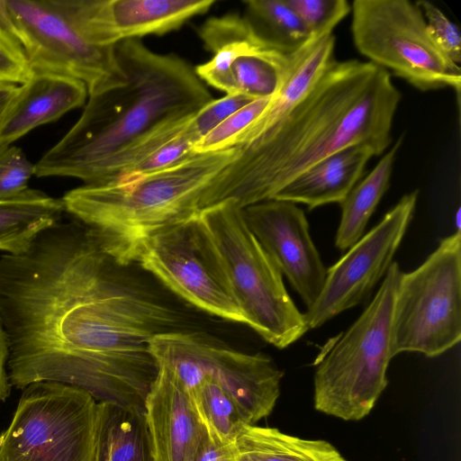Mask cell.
I'll use <instances>...</instances> for the list:
<instances>
[{
  "label": "cell",
  "instance_id": "6da1fadb",
  "mask_svg": "<svg viewBox=\"0 0 461 461\" xmlns=\"http://www.w3.org/2000/svg\"><path fill=\"white\" fill-rule=\"evenodd\" d=\"M401 98L385 69L369 61L332 60L302 98L237 147L204 192L200 210L227 199L241 208L270 200L309 167L352 146L382 155L392 142Z\"/></svg>",
  "mask_w": 461,
  "mask_h": 461
},
{
  "label": "cell",
  "instance_id": "7a4b0ae2",
  "mask_svg": "<svg viewBox=\"0 0 461 461\" xmlns=\"http://www.w3.org/2000/svg\"><path fill=\"white\" fill-rule=\"evenodd\" d=\"M114 49L124 82L88 96L77 122L34 164L36 176L92 184L116 155L151 131L194 116L213 99L177 55L154 52L140 40Z\"/></svg>",
  "mask_w": 461,
  "mask_h": 461
},
{
  "label": "cell",
  "instance_id": "3957f363",
  "mask_svg": "<svg viewBox=\"0 0 461 461\" xmlns=\"http://www.w3.org/2000/svg\"><path fill=\"white\" fill-rule=\"evenodd\" d=\"M237 154L232 147L140 176L84 184L63 195L64 210L113 263L126 266L144 240L200 212L204 192Z\"/></svg>",
  "mask_w": 461,
  "mask_h": 461
},
{
  "label": "cell",
  "instance_id": "277c9868",
  "mask_svg": "<svg viewBox=\"0 0 461 461\" xmlns=\"http://www.w3.org/2000/svg\"><path fill=\"white\" fill-rule=\"evenodd\" d=\"M401 269L393 262L374 299L338 340L316 359L314 408L343 420H360L385 389L390 336Z\"/></svg>",
  "mask_w": 461,
  "mask_h": 461
},
{
  "label": "cell",
  "instance_id": "5b68a950",
  "mask_svg": "<svg viewBox=\"0 0 461 461\" xmlns=\"http://www.w3.org/2000/svg\"><path fill=\"white\" fill-rule=\"evenodd\" d=\"M224 267L245 324L264 340L285 348L307 331L303 313L286 291L283 275L227 199L199 212Z\"/></svg>",
  "mask_w": 461,
  "mask_h": 461
},
{
  "label": "cell",
  "instance_id": "8992f818",
  "mask_svg": "<svg viewBox=\"0 0 461 461\" xmlns=\"http://www.w3.org/2000/svg\"><path fill=\"white\" fill-rule=\"evenodd\" d=\"M0 435V461H103L110 404L58 382L24 389Z\"/></svg>",
  "mask_w": 461,
  "mask_h": 461
},
{
  "label": "cell",
  "instance_id": "52a82bcc",
  "mask_svg": "<svg viewBox=\"0 0 461 461\" xmlns=\"http://www.w3.org/2000/svg\"><path fill=\"white\" fill-rule=\"evenodd\" d=\"M0 17L33 71L80 80L88 96L122 84L113 47L91 42L82 0H0Z\"/></svg>",
  "mask_w": 461,
  "mask_h": 461
},
{
  "label": "cell",
  "instance_id": "ba28073f",
  "mask_svg": "<svg viewBox=\"0 0 461 461\" xmlns=\"http://www.w3.org/2000/svg\"><path fill=\"white\" fill-rule=\"evenodd\" d=\"M149 349L157 366L167 369L186 394L204 376L216 381L246 424L267 417L280 395L284 372L269 357L238 351L205 333L166 331L149 339Z\"/></svg>",
  "mask_w": 461,
  "mask_h": 461
},
{
  "label": "cell",
  "instance_id": "9c48e42d",
  "mask_svg": "<svg viewBox=\"0 0 461 461\" xmlns=\"http://www.w3.org/2000/svg\"><path fill=\"white\" fill-rule=\"evenodd\" d=\"M461 339V230L442 239L416 269L401 273L391 324L392 357H438Z\"/></svg>",
  "mask_w": 461,
  "mask_h": 461
},
{
  "label": "cell",
  "instance_id": "30bf717a",
  "mask_svg": "<svg viewBox=\"0 0 461 461\" xmlns=\"http://www.w3.org/2000/svg\"><path fill=\"white\" fill-rule=\"evenodd\" d=\"M354 45L368 61L421 91L451 87L459 95L460 67L429 38L423 14L408 0H355Z\"/></svg>",
  "mask_w": 461,
  "mask_h": 461
},
{
  "label": "cell",
  "instance_id": "8fae6325",
  "mask_svg": "<svg viewBox=\"0 0 461 461\" xmlns=\"http://www.w3.org/2000/svg\"><path fill=\"white\" fill-rule=\"evenodd\" d=\"M133 262L196 308L245 324L221 257L199 212L144 240L136 249Z\"/></svg>",
  "mask_w": 461,
  "mask_h": 461
},
{
  "label": "cell",
  "instance_id": "7c38bea8",
  "mask_svg": "<svg viewBox=\"0 0 461 461\" xmlns=\"http://www.w3.org/2000/svg\"><path fill=\"white\" fill-rule=\"evenodd\" d=\"M198 35L212 58L194 68L197 77L226 95L253 99L274 96L283 86L292 54L264 42L244 16L235 14L207 19Z\"/></svg>",
  "mask_w": 461,
  "mask_h": 461
},
{
  "label": "cell",
  "instance_id": "4fadbf2b",
  "mask_svg": "<svg viewBox=\"0 0 461 461\" xmlns=\"http://www.w3.org/2000/svg\"><path fill=\"white\" fill-rule=\"evenodd\" d=\"M418 196L417 189L404 194L327 269L320 295L303 313L308 330L363 302L384 277L412 219Z\"/></svg>",
  "mask_w": 461,
  "mask_h": 461
},
{
  "label": "cell",
  "instance_id": "5bb4252c",
  "mask_svg": "<svg viewBox=\"0 0 461 461\" xmlns=\"http://www.w3.org/2000/svg\"><path fill=\"white\" fill-rule=\"evenodd\" d=\"M247 225L307 309L317 300L326 271L296 203L270 199L242 208Z\"/></svg>",
  "mask_w": 461,
  "mask_h": 461
},
{
  "label": "cell",
  "instance_id": "9a60e30c",
  "mask_svg": "<svg viewBox=\"0 0 461 461\" xmlns=\"http://www.w3.org/2000/svg\"><path fill=\"white\" fill-rule=\"evenodd\" d=\"M216 0H83L91 41L113 47L128 40L164 35L206 14Z\"/></svg>",
  "mask_w": 461,
  "mask_h": 461
},
{
  "label": "cell",
  "instance_id": "2e32d148",
  "mask_svg": "<svg viewBox=\"0 0 461 461\" xmlns=\"http://www.w3.org/2000/svg\"><path fill=\"white\" fill-rule=\"evenodd\" d=\"M151 461H194L205 431L182 386L164 367L144 402Z\"/></svg>",
  "mask_w": 461,
  "mask_h": 461
},
{
  "label": "cell",
  "instance_id": "e0dca14e",
  "mask_svg": "<svg viewBox=\"0 0 461 461\" xmlns=\"http://www.w3.org/2000/svg\"><path fill=\"white\" fill-rule=\"evenodd\" d=\"M86 85L64 75L33 71L23 85L0 125V147L9 146L34 128L81 107Z\"/></svg>",
  "mask_w": 461,
  "mask_h": 461
},
{
  "label": "cell",
  "instance_id": "ac0fdd59",
  "mask_svg": "<svg viewBox=\"0 0 461 461\" xmlns=\"http://www.w3.org/2000/svg\"><path fill=\"white\" fill-rule=\"evenodd\" d=\"M374 156L366 145L338 151L297 176L272 199L303 203L309 210L340 203L359 182L366 163Z\"/></svg>",
  "mask_w": 461,
  "mask_h": 461
},
{
  "label": "cell",
  "instance_id": "d6986e66",
  "mask_svg": "<svg viewBox=\"0 0 461 461\" xmlns=\"http://www.w3.org/2000/svg\"><path fill=\"white\" fill-rule=\"evenodd\" d=\"M236 461H348L330 443L276 428L241 423L234 438Z\"/></svg>",
  "mask_w": 461,
  "mask_h": 461
},
{
  "label": "cell",
  "instance_id": "ffe728a7",
  "mask_svg": "<svg viewBox=\"0 0 461 461\" xmlns=\"http://www.w3.org/2000/svg\"><path fill=\"white\" fill-rule=\"evenodd\" d=\"M64 212L61 198L31 188L0 200V250L23 251L41 231L59 221Z\"/></svg>",
  "mask_w": 461,
  "mask_h": 461
},
{
  "label": "cell",
  "instance_id": "44dd1931",
  "mask_svg": "<svg viewBox=\"0 0 461 461\" xmlns=\"http://www.w3.org/2000/svg\"><path fill=\"white\" fill-rule=\"evenodd\" d=\"M402 140L403 136H400L375 167L339 203L341 218L335 237V246L339 250H348L363 236L370 217L389 187L393 164Z\"/></svg>",
  "mask_w": 461,
  "mask_h": 461
},
{
  "label": "cell",
  "instance_id": "7402d4cb",
  "mask_svg": "<svg viewBox=\"0 0 461 461\" xmlns=\"http://www.w3.org/2000/svg\"><path fill=\"white\" fill-rule=\"evenodd\" d=\"M244 17L268 46L292 54L312 40L286 0H246Z\"/></svg>",
  "mask_w": 461,
  "mask_h": 461
},
{
  "label": "cell",
  "instance_id": "603a6c76",
  "mask_svg": "<svg viewBox=\"0 0 461 461\" xmlns=\"http://www.w3.org/2000/svg\"><path fill=\"white\" fill-rule=\"evenodd\" d=\"M187 396L211 441L225 444L234 439L244 422L231 398L216 381L204 376Z\"/></svg>",
  "mask_w": 461,
  "mask_h": 461
},
{
  "label": "cell",
  "instance_id": "cb8c5ba5",
  "mask_svg": "<svg viewBox=\"0 0 461 461\" xmlns=\"http://www.w3.org/2000/svg\"><path fill=\"white\" fill-rule=\"evenodd\" d=\"M103 461H151L144 412L110 406Z\"/></svg>",
  "mask_w": 461,
  "mask_h": 461
},
{
  "label": "cell",
  "instance_id": "d4e9b609",
  "mask_svg": "<svg viewBox=\"0 0 461 461\" xmlns=\"http://www.w3.org/2000/svg\"><path fill=\"white\" fill-rule=\"evenodd\" d=\"M272 97L256 99L232 113L194 145V153L204 154L235 147L238 138L267 110Z\"/></svg>",
  "mask_w": 461,
  "mask_h": 461
},
{
  "label": "cell",
  "instance_id": "484cf974",
  "mask_svg": "<svg viewBox=\"0 0 461 461\" xmlns=\"http://www.w3.org/2000/svg\"><path fill=\"white\" fill-rule=\"evenodd\" d=\"M301 19L312 40L332 34L334 28L351 12L347 0H286Z\"/></svg>",
  "mask_w": 461,
  "mask_h": 461
},
{
  "label": "cell",
  "instance_id": "4316f807",
  "mask_svg": "<svg viewBox=\"0 0 461 461\" xmlns=\"http://www.w3.org/2000/svg\"><path fill=\"white\" fill-rule=\"evenodd\" d=\"M426 23L427 32L435 46L451 61H461V35L458 27L434 4L417 1Z\"/></svg>",
  "mask_w": 461,
  "mask_h": 461
},
{
  "label": "cell",
  "instance_id": "83f0119b",
  "mask_svg": "<svg viewBox=\"0 0 461 461\" xmlns=\"http://www.w3.org/2000/svg\"><path fill=\"white\" fill-rule=\"evenodd\" d=\"M33 175L35 165L28 160L22 149L12 145L0 147V200L26 191Z\"/></svg>",
  "mask_w": 461,
  "mask_h": 461
},
{
  "label": "cell",
  "instance_id": "f1b7e54d",
  "mask_svg": "<svg viewBox=\"0 0 461 461\" xmlns=\"http://www.w3.org/2000/svg\"><path fill=\"white\" fill-rule=\"evenodd\" d=\"M254 100L242 94L225 95L219 99H212L191 118V134L196 142L199 141L225 119Z\"/></svg>",
  "mask_w": 461,
  "mask_h": 461
},
{
  "label": "cell",
  "instance_id": "f546056e",
  "mask_svg": "<svg viewBox=\"0 0 461 461\" xmlns=\"http://www.w3.org/2000/svg\"><path fill=\"white\" fill-rule=\"evenodd\" d=\"M32 75V70L20 42L0 17V82L23 85Z\"/></svg>",
  "mask_w": 461,
  "mask_h": 461
},
{
  "label": "cell",
  "instance_id": "4dcf8cb0",
  "mask_svg": "<svg viewBox=\"0 0 461 461\" xmlns=\"http://www.w3.org/2000/svg\"><path fill=\"white\" fill-rule=\"evenodd\" d=\"M194 461H236L234 439L225 444L203 438Z\"/></svg>",
  "mask_w": 461,
  "mask_h": 461
},
{
  "label": "cell",
  "instance_id": "1f68e13d",
  "mask_svg": "<svg viewBox=\"0 0 461 461\" xmlns=\"http://www.w3.org/2000/svg\"><path fill=\"white\" fill-rule=\"evenodd\" d=\"M8 345L5 332L0 321V401H5L11 393V383L7 371Z\"/></svg>",
  "mask_w": 461,
  "mask_h": 461
},
{
  "label": "cell",
  "instance_id": "d6a6232c",
  "mask_svg": "<svg viewBox=\"0 0 461 461\" xmlns=\"http://www.w3.org/2000/svg\"><path fill=\"white\" fill-rule=\"evenodd\" d=\"M19 90L20 85L0 82V125Z\"/></svg>",
  "mask_w": 461,
  "mask_h": 461
},
{
  "label": "cell",
  "instance_id": "836d02e7",
  "mask_svg": "<svg viewBox=\"0 0 461 461\" xmlns=\"http://www.w3.org/2000/svg\"><path fill=\"white\" fill-rule=\"evenodd\" d=\"M456 230H460V209H458L456 212Z\"/></svg>",
  "mask_w": 461,
  "mask_h": 461
}]
</instances>
